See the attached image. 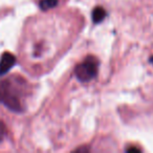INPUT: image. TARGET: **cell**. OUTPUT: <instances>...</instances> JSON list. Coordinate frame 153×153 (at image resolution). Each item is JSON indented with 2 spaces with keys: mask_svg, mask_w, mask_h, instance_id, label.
Segmentation results:
<instances>
[{
  "mask_svg": "<svg viewBox=\"0 0 153 153\" xmlns=\"http://www.w3.org/2000/svg\"><path fill=\"white\" fill-rule=\"evenodd\" d=\"M58 5V0H40L39 7L42 11H48Z\"/></svg>",
  "mask_w": 153,
  "mask_h": 153,
  "instance_id": "5",
  "label": "cell"
},
{
  "mask_svg": "<svg viewBox=\"0 0 153 153\" xmlns=\"http://www.w3.org/2000/svg\"><path fill=\"white\" fill-rule=\"evenodd\" d=\"M30 84L20 76H10L0 81V103L13 112H24Z\"/></svg>",
  "mask_w": 153,
  "mask_h": 153,
  "instance_id": "1",
  "label": "cell"
},
{
  "mask_svg": "<svg viewBox=\"0 0 153 153\" xmlns=\"http://www.w3.org/2000/svg\"><path fill=\"white\" fill-rule=\"evenodd\" d=\"M150 63H151V64H153V57H151V58H150Z\"/></svg>",
  "mask_w": 153,
  "mask_h": 153,
  "instance_id": "8",
  "label": "cell"
},
{
  "mask_svg": "<svg viewBox=\"0 0 153 153\" xmlns=\"http://www.w3.org/2000/svg\"><path fill=\"white\" fill-rule=\"evenodd\" d=\"M5 135H7V126L0 120V143L4 140Z\"/></svg>",
  "mask_w": 153,
  "mask_h": 153,
  "instance_id": "6",
  "label": "cell"
},
{
  "mask_svg": "<svg viewBox=\"0 0 153 153\" xmlns=\"http://www.w3.org/2000/svg\"><path fill=\"white\" fill-rule=\"evenodd\" d=\"M16 62H17V59L13 53L4 51L0 57V76L7 74L10 69L16 64Z\"/></svg>",
  "mask_w": 153,
  "mask_h": 153,
  "instance_id": "3",
  "label": "cell"
},
{
  "mask_svg": "<svg viewBox=\"0 0 153 153\" xmlns=\"http://www.w3.org/2000/svg\"><path fill=\"white\" fill-rule=\"evenodd\" d=\"M127 152H140V150L136 147H129V148L126 149Z\"/></svg>",
  "mask_w": 153,
  "mask_h": 153,
  "instance_id": "7",
  "label": "cell"
},
{
  "mask_svg": "<svg viewBox=\"0 0 153 153\" xmlns=\"http://www.w3.org/2000/svg\"><path fill=\"white\" fill-rule=\"evenodd\" d=\"M99 60L94 56H87L74 68V76L81 82H89L98 76Z\"/></svg>",
  "mask_w": 153,
  "mask_h": 153,
  "instance_id": "2",
  "label": "cell"
},
{
  "mask_svg": "<svg viewBox=\"0 0 153 153\" xmlns=\"http://www.w3.org/2000/svg\"><path fill=\"white\" fill-rule=\"evenodd\" d=\"M91 16H92V21H94V23H100V22H102L103 20L106 18L107 13L104 7H94V11H92Z\"/></svg>",
  "mask_w": 153,
  "mask_h": 153,
  "instance_id": "4",
  "label": "cell"
}]
</instances>
